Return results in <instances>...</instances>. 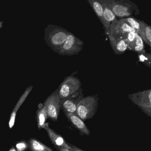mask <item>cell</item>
<instances>
[{"label": "cell", "instance_id": "cell-24", "mask_svg": "<svg viewBox=\"0 0 151 151\" xmlns=\"http://www.w3.org/2000/svg\"><path fill=\"white\" fill-rule=\"evenodd\" d=\"M70 145L71 146L72 148L73 151H84L81 150V149H79L78 147H76L75 145Z\"/></svg>", "mask_w": 151, "mask_h": 151}, {"label": "cell", "instance_id": "cell-20", "mask_svg": "<svg viewBox=\"0 0 151 151\" xmlns=\"http://www.w3.org/2000/svg\"><path fill=\"white\" fill-rule=\"evenodd\" d=\"M139 61L145 65L151 68V54L147 53L145 51L138 54Z\"/></svg>", "mask_w": 151, "mask_h": 151}, {"label": "cell", "instance_id": "cell-18", "mask_svg": "<svg viewBox=\"0 0 151 151\" xmlns=\"http://www.w3.org/2000/svg\"><path fill=\"white\" fill-rule=\"evenodd\" d=\"M101 23L103 22V7L100 0H87Z\"/></svg>", "mask_w": 151, "mask_h": 151}, {"label": "cell", "instance_id": "cell-26", "mask_svg": "<svg viewBox=\"0 0 151 151\" xmlns=\"http://www.w3.org/2000/svg\"><path fill=\"white\" fill-rule=\"evenodd\" d=\"M9 151H16V150H15V149H14V148H12L11 149V150H9Z\"/></svg>", "mask_w": 151, "mask_h": 151}, {"label": "cell", "instance_id": "cell-15", "mask_svg": "<svg viewBox=\"0 0 151 151\" xmlns=\"http://www.w3.org/2000/svg\"><path fill=\"white\" fill-rule=\"evenodd\" d=\"M139 35L151 48V27L142 20V29Z\"/></svg>", "mask_w": 151, "mask_h": 151}, {"label": "cell", "instance_id": "cell-7", "mask_svg": "<svg viewBox=\"0 0 151 151\" xmlns=\"http://www.w3.org/2000/svg\"><path fill=\"white\" fill-rule=\"evenodd\" d=\"M84 98L81 88L70 96L60 100L61 109L65 113L76 114V108L79 102Z\"/></svg>", "mask_w": 151, "mask_h": 151}, {"label": "cell", "instance_id": "cell-2", "mask_svg": "<svg viewBox=\"0 0 151 151\" xmlns=\"http://www.w3.org/2000/svg\"><path fill=\"white\" fill-rule=\"evenodd\" d=\"M117 17L122 19L130 17L135 12H139L137 6L128 0H104Z\"/></svg>", "mask_w": 151, "mask_h": 151}, {"label": "cell", "instance_id": "cell-22", "mask_svg": "<svg viewBox=\"0 0 151 151\" xmlns=\"http://www.w3.org/2000/svg\"><path fill=\"white\" fill-rule=\"evenodd\" d=\"M142 111L143 112L148 116L151 118V108H145V107H139Z\"/></svg>", "mask_w": 151, "mask_h": 151}, {"label": "cell", "instance_id": "cell-19", "mask_svg": "<svg viewBox=\"0 0 151 151\" xmlns=\"http://www.w3.org/2000/svg\"><path fill=\"white\" fill-rule=\"evenodd\" d=\"M126 22H127L132 28L136 30L138 35L140 33L142 29V20H138L132 17H128L124 18Z\"/></svg>", "mask_w": 151, "mask_h": 151}, {"label": "cell", "instance_id": "cell-16", "mask_svg": "<svg viewBox=\"0 0 151 151\" xmlns=\"http://www.w3.org/2000/svg\"><path fill=\"white\" fill-rule=\"evenodd\" d=\"M36 114L38 127L39 129L40 130L42 129H43L46 124V121L48 118L47 109L44 105L39 108L37 111Z\"/></svg>", "mask_w": 151, "mask_h": 151}, {"label": "cell", "instance_id": "cell-13", "mask_svg": "<svg viewBox=\"0 0 151 151\" xmlns=\"http://www.w3.org/2000/svg\"><path fill=\"white\" fill-rule=\"evenodd\" d=\"M103 7V22L102 24L104 26L106 34L109 32L111 24L117 20V17L112 11L107 6L104 0H100Z\"/></svg>", "mask_w": 151, "mask_h": 151}, {"label": "cell", "instance_id": "cell-5", "mask_svg": "<svg viewBox=\"0 0 151 151\" xmlns=\"http://www.w3.org/2000/svg\"><path fill=\"white\" fill-rule=\"evenodd\" d=\"M81 83L80 80L75 76H67L65 78L58 89L60 99L67 97L78 91L81 88Z\"/></svg>", "mask_w": 151, "mask_h": 151}, {"label": "cell", "instance_id": "cell-3", "mask_svg": "<svg viewBox=\"0 0 151 151\" xmlns=\"http://www.w3.org/2000/svg\"><path fill=\"white\" fill-rule=\"evenodd\" d=\"M99 100L96 95L83 98L77 105L76 115L83 121L93 118L97 110Z\"/></svg>", "mask_w": 151, "mask_h": 151}, {"label": "cell", "instance_id": "cell-11", "mask_svg": "<svg viewBox=\"0 0 151 151\" xmlns=\"http://www.w3.org/2000/svg\"><path fill=\"white\" fill-rule=\"evenodd\" d=\"M43 129L47 131L51 142L54 144L55 147H63L73 151L70 145L67 143L63 137L56 133L53 129L50 128L49 126L48 123H46Z\"/></svg>", "mask_w": 151, "mask_h": 151}, {"label": "cell", "instance_id": "cell-1", "mask_svg": "<svg viewBox=\"0 0 151 151\" xmlns=\"http://www.w3.org/2000/svg\"><path fill=\"white\" fill-rule=\"evenodd\" d=\"M69 31L61 27L50 24L45 30L44 40L51 49L58 53L68 36Z\"/></svg>", "mask_w": 151, "mask_h": 151}, {"label": "cell", "instance_id": "cell-8", "mask_svg": "<svg viewBox=\"0 0 151 151\" xmlns=\"http://www.w3.org/2000/svg\"><path fill=\"white\" fill-rule=\"evenodd\" d=\"M127 44L128 50L139 54L145 50L144 42L137 32H129L122 36Z\"/></svg>", "mask_w": 151, "mask_h": 151}, {"label": "cell", "instance_id": "cell-17", "mask_svg": "<svg viewBox=\"0 0 151 151\" xmlns=\"http://www.w3.org/2000/svg\"><path fill=\"white\" fill-rule=\"evenodd\" d=\"M29 147L31 151H53L51 148L34 138L29 140Z\"/></svg>", "mask_w": 151, "mask_h": 151}, {"label": "cell", "instance_id": "cell-23", "mask_svg": "<svg viewBox=\"0 0 151 151\" xmlns=\"http://www.w3.org/2000/svg\"><path fill=\"white\" fill-rule=\"evenodd\" d=\"M57 150L58 151H72L69 150V149H66L65 148H63V147H55Z\"/></svg>", "mask_w": 151, "mask_h": 151}, {"label": "cell", "instance_id": "cell-6", "mask_svg": "<svg viewBox=\"0 0 151 151\" xmlns=\"http://www.w3.org/2000/svg\"><path fill=\"white\" fill-rule=\"evenodd\" d=\"M60 97L58 89L54 91L44 103L47 113L48 118L53 121H57L61 108Z\"/></svg>", "mask_w": 151, "mask_h": 151}, {"label": "cell", "instance_id": "cell-10", "mask_svg": "<svg viewBox=\"0 0 151 151\" xmlns=\"http://www.w3.org/2000/svg\"><path fill=\"white\" fill-rule=\"evenodd\" d=\"M129 32H137L123 18L117 19L114 21L110 26L109 32L107 34L112 35L114 36L122 37L126 34Z\"/></svg>", "mask_w": 151, "mask_h": 151}, {"label": "cell", "instance_id": "cell-25", "mask_svg": "<svg viewBox=\"0 0 151 151\" xmlns=\"http://www.w3.org/2000/svg\"><path fill=\"white\" fill-rule=\"evenodd\" d=\"M4 22L0 20V29L3 26Z\"/></svg>", "mask_w": 151, "mask_h": 151}, {"label": "cell", "instance_id": "cell-4", "mask_svg": "<svg viewBox=\"0 0 151 151\" xmlns=\"http://www.w3.org/2000/svg\"><path fill=\"white\" fill-rule=\"evenodd\" d=\"M83 45L84 43L81 40L69 32L67 39L58 54L63 56L78 55L82 50Z\"/></svg>", "mask_w": 151, "mask_h": 151}, {"label": "cell", "instance_id": "cell-12", "mask_svg": "<svg viewBox=\"0 0 151 151\" xmlns=\"http://www.w3.org/2000/svg\"><path fill=\"white\" fill-rule=\"evenodd\" d=\"M112 49L114 54L121 55L124 54L128 50L127 44L122 37L107 34Z\"/></svg>", "mask_w": 151, "mask_h": 151}, {"label": "cell", "instance_id": "cell-9", "mask_svg": "<svg viewBox=\"0 0 151 151\" xmlns=\"http://www.w3.org/2000/svg\"><path fill=\"white\" fill-rule=\"evenodd\" d=\"M128 98L138 107L151 108V89L129 94Z\"/></svg>", "mask_w": 151, "mask_h": 151}, {"label": "cell", "instance_id": "cell-21", "mask_svg": "<svg viewBox=\"0 0 151 151\" xmlns=\"http://www.w3.org/2000/svg\"><path fill=\"white\" fill-rule=\"evenodd\" d=\"M27 147L28 144L24 141L19 142L16 145V148L17 151H24L27 149Z\"/></svg>", "mask_w": 151, "mask_h": 151}, {"label": "cell", "instance_id": "cell-14", "mask_svg": "<svg viewBox=\"0 0 151 151\" xmlns=\"http://www.w3.org/2000/svg\"><path fill=\"white\" fill-rule=\"evenodd\" d=\"M65 114L69 121L76 128L80 131V133L83 134L90 135V131L81 119L74 114L69 113H65Z\"/></svg>", "mask_w": 151, "mask_h": 151}]
</instances>
